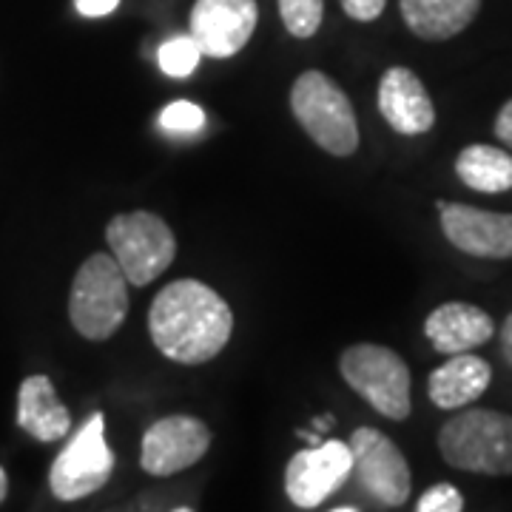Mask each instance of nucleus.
<instances>
[{"label": "nucleus", "mask_w": 512, "mask_h": 512, "mask_svg": "<svg viewBox=\"0 0 512 512\" xmlns=\"http://www.w3.org/2000/svg\"><path fill=\"white\" fill-rule=\"evenodd\" d=\"M211 447V430L197 416H165L143 433L140 467L148 476H174L194 467Z\"/></svg>", "instance_id": "nucleus-9"}, {"label": "nucleus", "mask_w": 512, "mask_h": 512, "mask_svg": "<svg viewBox=\"0 0 512 512\" xmlns=\"http://www.w3.org/2000/svg\"><path fill=\"white\" fill-rule=\"evenodd\" d=\"M256 0H197L191 9V37L205 57L239 55L256 32Z\"/></svg>", "instance_id": "nucleus-11"}, {"label": "nucleus", "mask_w": 512, "mask_h": 512, "mask_svg": "<svg viewBox=\"0 0 512 512\" xmlns=\"http://www.w3.org/2000/svg\"><path fill=\"white\" fill-rule=\"evenodd\" d=\"M461 183L481 194H501L512 188V157L495 146H467L456 160Z\"/></svg>", "instance_id": "nucleus-18"}, {"label": "nucleus", "mask_w": 512, "mask_h": 512, "mask_svg": "<svg viewBox=\"0 0 512 512\" xmlns=\"http://www.w3.org/2000/svg\"><path fill=\"white\" fill-rule=\"evenodd\" d=\"M348 444L359 487L384 510L402 507L410 498V484H413L402 450L382 430L373 427H359Z\"/></svg>", "instance_id": "nucleus-8"}, {"label": "nucleus", "mask_w": 512, "mask_h": 512, "mask_svg": "<svg viewBox=\"0 0 512 512\" xmlns=\"http://www.w3.org/2000/svg\"><path fill=\"white\" fill-rule=\"evenodd\" d=\"M296 436H299V439L308 441L311 447H316V444H322V439H319V433H316V430H299Z\"/></svg>", "instance_id": "nucleus-28"}, {"label": "nucleus", "mask_w": 512, "mask_h": 512, "mask_svg": "<svg viewBox=\"0 0 512 512\" xmlns=\"http://www.w3.org/2000/svg\"><path fill=\"white\" fill-rule=\"evenodd\" d=\"M501 353H504L507 365L512 367V313L504 319V328H501Z\"/></svg>", "instance_id": "nucleus-26"}, {"label": "nucleus", "mask_w": 512, "mask_h": 512, "mask_svg": "<svg viewBox=\"0 0 512 512\" xmlns=\"http://www.w3.org/2000/svg\"><path fill=\"white\" fill-rule=\"evenodd\" d=\"M200 46H197V40L188 35L174 37V40H165L163 46H160V69H163L168 77H188V74H194L197 69V63H200Z\"/></svg>", "instance_id": "nucleus-20"}, {"label": "nucleus", "mask_w": 512, "mask_h": 512, "mask_svg": "<svg viewBox=\"0 0 512 512\" xmlns=\"http://www.w3.org/2000/svg\"><path fill=\"white\" fill-rule=\"evenodd\" d=\"M339 373L384 419L404 421L410 416V367L396 350L359 342L342 353Z\"/></svg>", "instance_id": "nucleus-5"}, {"label": "nucleus", "mask_w": 512, "mask_h": 512, "mask_svg": "<svg viewBox=\"0 0 512 512\" xmlns=\"http://www.w3.org/2000/svg\"><path fill=\"white\" fill-rule=\"evenodd\" d=\"M333 424H336L333 416H319V419L313 421V430H316V433H328Z\"/></svg>", "instance_id": "nucleus-27"}, {"label": "nucleus", "mask_w": 512, "mask_h": 512, "mask_svg": "<svg viewBox=\"0 0 512 512\" xmlns=\"http://www.w3.org/2000/svg\"><path fill=\"white\" fill-rule=\"evenodd\" d=\"M276 3L288 35L308 40L319 32L325 18V0H276Z\"/></svg>", "instance_id": "nucleus-19"}, {"label": "nucleus", "mask_w": 512, "mask_h": 512, "mask_svg": "<svg viewBox=\"0 0 512 512\" xmlns=\"http://www.w3.org/2000/svg\"><path fill=\"white\" fill-rule=\"evenodd\" d=\"M407 29L421 40H450L476 20L481 0H399Z\"/></svg>", "instance_id": "nucleus-17"}, {"label": "nucleus", "mask_w": 512, "mask_h": 512, "mask_svg": "<svg viewBox=\"0 0 512 512\" xmlns=\"http://www.w3.org/2000/svg\"><path fill=\"white\" fill-rule=\"evenodd\" d=\"M234 330V313L214 288L200 279H177L154 296L148 333L165 359L205 365L217 359Z\"/></svg>", "instance_id": "nucleus-1"}, {"label": "nucleus", "mask_w": 512, "mask_h": 512, "mask_svg": "<svg viewBox=\"0 0 512 512\" xmlns=\"http://www.w3.org/2000/svg\"><path fill=\"white\" fill-rule=\"evenodd\" d=\"M6 490H9V478L3 473V467H0V501L6 498Z\"/></svg>", "instance_id": "nucleus-29"}, {"label": "nucleus", "mask_w": 512, "mask_h": 512, "mask_svg": "<svg viewBox=\"0 0 512 512\" xmlns=\"http://www.w3.org/2000/svg\"><path fill=\"white\" fill-rule=\"evenodd\" d=\"M74 6L83 18H106L120 6V0H74Z\"/></svg>", "instance_id": "nucleus-24"}, {"label": "nucleus", "mask_w": 512, "mask_h": 512, "mask_svg": "<svg viewBox=\"0 0 512 512\" xmlns=\"http://www.w3.org/2000/svg\"><path fill=\"white\" fill-rule=\"evenodd\" d=\"M419 512H461L464 510V495L458 493L453 484H436L430 487L427 493L421 495L419 504H416Z\"/></svg>", "instance_id": "nucleus-22"}, {"label": "nucleus", "mask_w": 512, "mask_h": 512, "mask_svg": "<svg viewBox=\"0 0 512 512\" xmlns=\"http://www.w3.org/2000/svg\"><path fill=\"white\" fill-rule=\"evenodd\" d=\"M18 424L37 441H57L72 430V413L57 399L49 376L23 379L18 393Z\"/></svg>", "instance_id": "nucleus-16"}, {"label": "nucleus", "mask_w": 512, "mask_h": 512, "mask_svg": "<svg viewBox=\"0 0 512 512\" xmlns=\"http://www.w3.org/2000/svg\"><path fill=\"white\" fill-rule=\"evenodd\" d=\"M353 473V453L348 441L330 439L299 450L285 470V493L299 510H316L330 493H336Z\"/></svg>", "instance_id": "nucleus-10"}, {"label": "nucleus", "mask_w": 512, "mask_h": 512, "mask_svg": "<svg viewBox=\"0 0 512 512\" xmlns=\"http://www.w3.org/2000/svg\"><path fill=\"white\" fill-rule=\"evenodd\" d=\"M439 453L461 473L512 476V416L461 410L441 427Z\"/></svg>", "instance_id": "nucleus-2"}, {"label": "nucleus", "mask_w": 512, "mask_h": 512, "mask_svg": "<svg viewBox=\"0 0 512 512\" xmlns=\"http://www.w3.org/2000/svg\"><path fill=\"white\" fill-rule=\"evenodd\" d=\"M384 3L387 0H342V9L356 23H370V20H376L382 15Z\"/></svg>", "instance_id": "nucleus-23"}, {"label": "nucleus", "mask_w": 512, "mask_h": 512, "mask_svg": "<svg viewBox=\"0 0 512 512\" xmlns=\"http://www.w3.org/2000/svg\"><path fill=\"white\" fill-rule=\"evenodd\" d=\"M379 111L387 126L404 137L427 134L436 123V109L424 83L404 66H393L384 72L379 83Z\"/></svg>", "instance_id": "nucleus-13"}, {"label": "nucleus", "mask_w": 512, "mask_h": 512, "mask_svg": "<svg viewBox=\"0 0 512 512\" xmlns=\"http://www.w3.org/2000/svg\"><path fill=\"white\" fill-rule=\"evenodd\" d=\"M106 242L111 256L123 268L128 285L146 288L157 276L171 268L177 256V239L168 222L151 211L117 214L106 225Z\"/></svg>", "instance_id": "nucleus-6"}, {"label": "nucleus", "mask_w": 512, "mask_h": 512, "mask_svg": "<svg viewBox=\"0 0 512 512\" xmlns=\"http://www.w3.org/2000/svg\"><path fill=\"white\" fill-rule=\"evenodd\" d=\"M490 382H493V367L467 350V353L450 356L444 365L430 373L427 393H430V402L441 410H461L481 399Z\"/></svg>", "instance_id": "nucleus-15"}, {"label": "nucleus", "mask_w": 512, "mask_h": 512, "mask_svg": "<svg viewBox=\"0 0 512 512\" xmlns=\"http://www.w3.org/2000/svg\"><path fill=\"white\" fill-rule=\"evenodd\" d=\"M126 274L111 254H92L74 274L69 293L72 328L89 342L111 339L128 316Z\"/></svg>", "instance_id": "nucleus-3"}, {"label": "nucleus", "mask_w": 512, "mask_h": 512, "mask_svg": "<svg viewBox=\"0 0 512 512\" xmlns=\"http://www.w3.org/2000/svg\"><path fill=\"white\" fill-rule=\"evenodd\" d=\"M495 137H498L504 146L512 148V100H507L504 109L498 111V117H495Z\"/></svg>", "instance_id": "nucleus-25"}, {"label": "nucleus", "mask_w": 512, "mask_h": 512, "mask_svg": "<svg viewBox=\"0 0 512 512\" xmlns=\"http://www.w3.org/2000/svg\"><path fill=\"white\" fill-rule=\"evenodd\" d=\"M495 325L490 313L470 302H444L424 322V336L444 356H456L481 348L493 339Z\"/></svg>", "instance_id": "nucleus-14"}, {"label": "nucleus", "mask_w": 512, "mask_h": 512, "mask_svg": "<svg viewBox=\"0 0 512 512\" xmlns=\"http://www.w3.org/2000/svg\"><path fill=\"white\" fill-rule=\"evenodd\" d=\"M111 470L114 453L106 444V416L94 413L55 458L49 470V487L60 501H80L86 495L100 493L109 484Z\"/></svg>", "instance_id": "nucleus-7"}, {"label": "nucleus", "mask_w": 512, "mask_h": 512, "mask_svg": "<svg viewBox=\"0 0 512 512\" xmlns=\"http://www.w3.org/2000/svg\"><path fill=\"white\" fill-rule=\"evenodd\" d=\"M291 111L322 151L333 157H353L359 148V123L342 92L325 72L308 69L296 77L291 89Z\"/></svg>", "instance_id": "nucleus-4"}, {"label": "nucleus", "mask_w": 512, "mask_h": 512, "mask_svg": "<svg viewBox=\"0 0 512 512\" xmlns=\"http://www.w3.org/2000/svg\"><path fill=\"white\" fill-rule=\"evenodd\" d=\"M160 126L174 134H197L205 126V114L200 106L188 103V100H177L171 106H165L160 114Z\"/></svg>", "instance_id": "nucleus-21"}, {"label": "nucleus", "mask_w": 512, "mask_h": 512, "mask_svg": "<svg viewBox=\"0 0 512 512\" xmlns=\"http://www.w3.org/2000/svg\"><path fill=\"white\" fill-rule=\"evenodd\" d=\"M444 237L458 251L484 259H512V214L481 211L464 202H439Z\"/></svg>", "instance_id": "nucleus-12"}]
</instances>
